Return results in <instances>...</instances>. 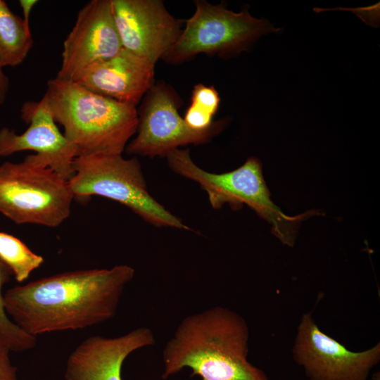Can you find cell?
I'll return each instance as SVG.
<instances>
[{"instance_id":"cell-1","label":"cell","mask_w":380,"mask_h":380,"mask_svg":"<svg viewBox=\"0 0 380 380\" xmlns=\"http://www.w3.org/2000/svg\"><path fill=\"white\" fill-rule=\"evenodd\" d=\"M134 272L129 265H118L40 278L6 290V311L19 327L35 337L94 327L115 315Z\"/></svg>"},{"instance_id":"cell-6","label":"cell","mask_w":380,"mask_h":380,"mask_svg":"<svg viewBox=\"0 0 380 380\" xmlns=\"http://www.w3.org/2000/svg\"><path fill=\"white\" fill-rule=\"evenodd\" d=\"M73 199L68 181L50 167L27 157L0 165V213L15 224L58 227Z\"/></svg>"},{"instance_id":"cell-15","label":"cell","mask_w":380,"mask_h":380,"mask_svg":"<svg viewBox=\"0 0 380 380\" xmlns=\"http://www.w3.org/2000/svg\"><path fill=\"white\" fill-rule=\"evenodd\" d=\"M33 44L31 30L0 0V68L15 67L27 58Z\"/></svg>"},{"instance_id":"cell-22","label":"cell","mask_w":380,"mask_h":380,"mask_svg":"<svg viewBox=\"0 0 380 380\" xmlns=\"http://www.w3.org/2000/svg\"><path fill=\"white\" fill-rule=\"evenodd\" d=\"M370 380H380V373L379 372L373 374L372 378Z\"/></svg>"},{"instance_id":"cell-19","label":"cell","mask_w":380,"mask_h":380,"mask_svg":"<svg viewBox=\"0 0 380 380\" xmlns=\"http://www.w3.org/2000/svg\"><path fill=\"white\" fill-rule=\"evenodd\" d=\"M10 352L0 344V380H17V370L11 361Z\"/></svg>"},{"instance_id":"cell-9","label":"cell","mask_w":380,"mask_h":380,"mask_svg":"<svg viewBox=\"0 0 380 380\" xmlns=\"http://www.w3.org/2000/svg\"><path fill=\"white\" fill-rule=\"evenodd\" d=\"M292 355L309 380H367L380 361V343L351 351L322 332L308 312L298 327Z\"/></svg>"},{"instance_id":"cell-20","label":"cell","mask_w":380,"mask_h":380,"mask_svg":"<svg viewBox=\"0 0 380 380\" xmlns=\"http://www.w3.org/2000/svg\"><path fill=\"white\" fill-rule=\"evenodd\" d=\"M38 1L36 0H20L19 4L22 8L24 18H23L25 26L30 29V13L34 6L37 4Z\"/></svg>"},{"instance_id":"cell-4","label":"cell","mask_w":380,"mask_h":380,"mask_svg":"<svg viewBox=\"0 0 380 380\" xmlns=\"http://www.w3.org/2000/svg\"><path fill=\"white\" fill-rule=\"evenodd\" d=\"M166 158L174 172L200 185L207 193L213 208L220 209L227 203L237 210L247 205L271 224L272 233L287 246H293L300 223L311 213L294 217L284 214L271 200L261 163L255 157L249 158L239 168L222 174L211 173L198 167L188 148L175 149Z\"/></svg>"},{"instance_id":"cell-16","label":"cell","mask_w":380,"mask_h":380,"mask_svg":"<svg viewBox=\"0 0 380 380\" xmlns=\"http://www.w3.org/2000/svg\"><path fill=\"white\" fill-rule=\"evenodd\" d=\"M0 260L18 282L27 280L44 263V258L30 250L18 238L0 232Z\"/></svg>"},{"instance_id":"cell-11","label":"cell","mask_w":380,"mask_h":380,"mask_svg":"<svg viewBox=\"0 0 380 380\" xmlns=\"http://www.w3.org/2000/svg\"><path fill=\"white\" fill-rule=\"evenodd\" d=\"M122 49L111 1L91 0L79 11L63 42L56 77L76 82L89 68L115 56Z\"/></svg>"},{"instance_id":"cell-5","label":"cell","mask_w":380,"mask_h":380,"mask_svg":"<svg viewBox=\"0 0 380 380\" xmlns=\"http://www.w3.org/2000/svg\"><path fill=\"white\" fill-rule=\"evenodd\" d=\"M73 170L68 184L75 199L106 197L125 205L156 227L191 229L148 193L136 157L126 159L118 154L80 156L74 160Z\"/></svg>"},{"instance_id":"cell-14","label":"cell","mask_w":380,"mask_h":380,"mask_svg":"<svg viewBox=\"0 0 380 380\" xmlns=\"http://www.w3.org/2000/svg\"><path fill=\"white\" fill-rule=\"evenodd\" d=\"M155 65L122 49L115 56L89 68L75 82L115 101L137 106L155 83Z\"/></svg>"},{"instance_id":"cell-21","label":"cell","mask_w":380,"mask_h":380,"mask_svg":"<svg viewBox=\"0 0 380 380\" xmlns=\"http://www.w3.org/2000/svg\"><path fill=\"white\" fill-rule=\"evenodd\" d=\"M9 80L0 68V104H3L8 90Z\"/></svg>"},{"instance_id":"cell-8","label":"cell","mask_w":380,"mask_h":380,"mask_svg":"<svg viewBox=\"0 0 380 380\" xmlns=\"http://www.w3.org/2000/svg\"><path fill=\"white\" fill-rule=\"evenodd\" d=\"M143 99L138 112L137 135L125 148L128 154L166 157L181 146L208 143L226 123L223 119L215 121L205 130L190 128L178 113L182 104L180 96L164 81L155 82Z\"/></svg>"},{"instance_id":"cell-17","label":"cell","mask_w":380,"mask_h":380,"mask_svg":"<svg viewBox=\"0 0 380 380\" xmlns=\"http://www.w3.org/2000/svg\"><path fill=\"white\" fill-rule=\"evenodd\" d=\"M12 276L10 269L0 260V344L10 351L24 352L35 347L37 337L19 327L6 311L1 289Z\"/></svg>"},{"instance_id":"cell-13","label":"cell","mask_w":380,"mask_h":380,"mask_svg":"<svg viewBox=\"0 0 380 380\" xmlns=\"http://www.w3.org/2000/svg\"><path fill=\"white\" fill-rule=\"evenodd\" d=\"M154 343L153 333L147 327L116 337L89 336L68 357L65 380H122L125 359L132 352Z\"/></svg>"},{"instance_id":"cell-10","label":"cell","mask_w":380,"mask_h":380,"mask_svg":"<svg viewBox=\"0 0 380 380\" xmlns=\"http://www.w3.org/2000/svg\"><path fill=\"white\" fill-rule=\"evenodd\" d=\"M110 1L122 48L155 65L177 41L185 20L162 0Z\"/></svg>"},{"instance_id":"cell-7","label":"cell","mask_w":380,"mask_h":380,"mask_svg":"<svg viewBox=\"0 0 380 380\" xmlns=\"http://www.w3.org/2000/svg\"><path fill=\"white\" fill-rule=\"evenodd\" d=\"M194 4V13L184 21L177 41L161 59L168 64H181L201 53L234 56L247 51L261 35L276 30L266 20L253 17L246 8L234 13L224 3L214 5L196 0Z\"/></svg>"},{"instance_id":"cell-18","label":"cell","mask_w":380,"mask_h":380,"mask_svg":"<svg viewBox=\"0 0 380 380\" xmlns=\"http://www.w3.org/2000/svg\"><path fill=\"white\" fill-rule=\"evenodd\" d=\"M220 102L219 93L213 86L199 83L194 87L191 105L214 117L219 108Z\"/></svg>"},{"instance_id":"cell-12","label":"cell","mask_w":380,"mask_h":380,"mask_svg":"<svg viewBox=\"0 0 380 380\" xmlns=\"http://www.w3.org/2000/svg\"><path fill=\"white\" fill-rule=\"evenodd\" d=\"M20 113L29 127L20 134L5 127L0 129V157L24 151H34L35 154L26 157L37 165L51 168L68 181L74 173L77 152L59 131L46 97L24 103Z\"/></svg>"},{"instance_id":"cell-2","label":"cell","mask_w":380,"mask_h":380,"mask_svg":"<svg viewBox=\"0 0 380 380\" xmlns=\"http://www.w3.org/2000/svg\"><path fill=\"white\" fill-rule=\"evenodd\" d=\"M249 329L236 312L216 306L186 317L163 351L162 379L189 368L201 380H270L248 360Z\"/></svg>"},{"instance_id":"cell-3","label":"cell","mask_w":380,"mask_h":380,"mask_svg":"<svg viewBox=\"0 0 380 380\" xmlns=\"http://www.w3.org/2000/svg\"><path fill=\"white\" fill-rule=\"evenodd\" d=\"M44 96L77 157L122 155L136 133V106L95 94L75 82L52 78L47 82Z\"/></svg>"}]
</instances>
